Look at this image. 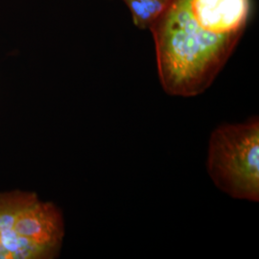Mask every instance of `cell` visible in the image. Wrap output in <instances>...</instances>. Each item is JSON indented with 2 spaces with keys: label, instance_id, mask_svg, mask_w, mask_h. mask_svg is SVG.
Returning <instances> with one entry per match:
<instances>
[{
  "label": "cell",
  "instance_id": "4",
  "mask_svg": "<svg viewBox=\"0 0 259 259\" xmlns=\"http://www.w3.org/2000/svg\"><path fill=\"white\" fill-rule=\"evenodd\" d=\"M35 197L23 192L0 194V258H8L16 217Z\"/></svg>",
  "mask_w": 259,
  "mask_h": 259
},
{
  "label": "cell",
  "instance_id": "2",
  "mask_svg": "<svg viewBox=\"0 0 259 259\" xmlns=\"http://www.w3.org/2000/svg\"><path fill=\"white\" fill-rule=\"evenodd\" d=\"M206 165L213 183L223 192L235 199L258 202V118L214 130Z\"/></svg>",
  "mask_w": 259,
  "mask_h": 259
},
{
  "label": "cell",
  "instance_id": "1",
  "mask_svg": "<svg viewBox=\"0 0 259 259\" xmlns=\"http://www.w3.org/2000/svg\"><path fill=\"white\" fill-rule=\"evenodd\" d=\"M250 13L251 0H171L150 27L165 93L192 97L207 90L239 42Z\"/></svg>",
  "mask_w": 259,
  "mask_h": 259
},
{
  "label": "cell",
  "instance_id": "5",
  "mask_svg": "<svg viewBox=\"0 0 259 259\" xmlns=\"http://www.w3.org/2000/svg\"><path fill=\"white\" fill-rule=\"evenodd\" d=\"M128 7L134 24L139 29L153 25L166 10L171 0H122Z\"/></svg>",
  "mask_w": 259,
  "mask_h": 259
},
{
  "label": "cell",
  "instance_id": "3",
  "mask_svg": "<svg viewBox=\"0 0 259 259\" xmlns=\"http://www.w3.org/2000/svg\"><path fill=\"white\" fill-rule=\"evenodd\" d=\"M64 233L61 211L55 204L41 202L36 196L16 217L8 258L54 257Z\"/></svg>",
  "mask_w": 259,
  "mask_h": 259
}]
</instances>
